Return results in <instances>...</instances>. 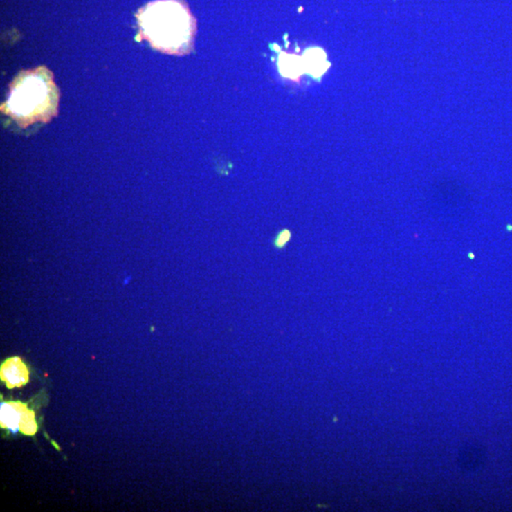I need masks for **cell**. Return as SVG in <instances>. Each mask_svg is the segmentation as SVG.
Returning a JSON list of instances; mask_svg holds the SVG:
<instances>
[{"label":"cell","mask_w":512,"mask_h":512,"mask_svg":"<svg viewBox=\"0 0 512 512\" xmlns=\"http://www.w3.org/2000/svg\"><path fill=\"white\" fill-rule=\"evenodd\" d=\"M58 89L45 66L20 73L12 82L4 113L21 127L48 122L57 113Z\"/></svg>","instance_id":"7a4b0ae2"},{"label":"cell","mask_w":512,"mask_h":512,"mask_svg":"<svg viewBox=\"0 0 512 512\" xmlns=\"http://www.w3.org/2000/svg\"><path fill=\"white\" fill-rule=\"evenodd\" d=\"M1 380L8 388L22 387L29 381V371L21 358H8L1 365Z\"/></svg>","instance_id":"3957f363"},{"label":"cell","mask_w":512,"mask_h":512,"mask_svg":"<svg viewBox=\"0 0 512 512\" xmlns=\"http://www.w3.org/2000/svg\"><path fill=\"white\" fill-rule=\"evenodd\" d=\"M27 407V404L20 403V401L2 403L1 409H0L2 428L9 429L10 431L14 432L19 431L22 414Z\"/></svg>","instance_id":"277c9868"},{"label":"cell","mask_w":512,"mask_h":512,"mask_svg":"<svg viewBox=\"0 0 512 512\" xmlns=\"http://www.w3.org/2000/svg\"><path fill=\"white\" fill-rule=\"evenodd\" d=\"M289 238H291V232L288 230H282L280 234L275 239V247L277 249H282V248L285 247L286 243L289 242Z\"/></svg>","instance_id":"8992f818"},{"label":"cell","mask_w":512,"mask_h":512,"mask_svg":"<svg viewBox=\"0 0 512 512\" xmlns=\"http://www.w3.org/2000/svg\"><path fill=\"white\" fill-rule=\"evenodd\" d=\"M140 33L155 50L185 55L194 48L196 22L183 0H154L137 15Z\"/></svg>","instance_id":"6da1fadb"},{"label":"cell","mask_w":512,"mask_h":512,"mask_svg":"<svg viewBox=\"0 0 512 512\" xmlns=\"http://www.w3.org/2000/svg\"><path fill=\"white\" fill-rule=\"evenodd\" d=\"M38 430L35 414L32 410L26 408L23 412L19 424V431L27 435H35Z\"/></svg>","instance_id":"5b68a950"}]
</instances>
